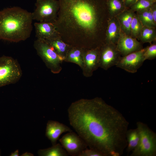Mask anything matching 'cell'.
Listing matches in <instances>:
<instances>
[{
	"mask_svg": "<svg viewBox=\"0 0 156 156\" xmlns=\"http://www.w3.org/2000/svg\"><path fill=\"white\" fill-rule=\"evenodd\" d=\"M144 61L147 60H152L156 57V44H153L146 47L143 54Z\"/></svg>",
	"mask_w": 156,
	"mask_h": 156,
	"instance_id": "cell-25",
	"label": "cell"
},
{
	"mask_svg": "<svg viewBox=\"0 0 156 156\" xmlns=\"http://www.w3.org/2000/svg\"><path fill=\"white\" fill-rule=\"evenodd\" d=\"M22 75L21 67L17 60L8 56L0 57V87L16 83Z\"/></svg>",
	"mask_w": 156,
	"mask_h": 156,
	"instance_id": "cell-6",
	"label": "cell"
},
{
	"mask_svg": "<svg viewBox=\"0 0 156 156\" xmlns=\"http://www.w3.org/2000/svg\"><path fill=\"white\" fill-rule=\"evenodd\" d=\"M125 7H131L138 0H122Z\"/></svg>",
	"mask_w": 156,
	"mask_h": 156,
	"instance_id": "cell-27",
	"label": "cell"
},
{
	"mask_svg": "<svg viewBox=\"0 0 156 156\" xmlns=\"http://www.w3.org/2000/svg\"><path fill=\"white\" fill-rule=\"evenodd\" d=\"M122 14L119 17L120 23L125 34H130L131 25L134 14L131 12L127 11Z\"/></svg>",
	"mask_w": 156,
	"mask_h": 156,
	"instance_id": "cell-20",
	"label": "cell"
},
{
	"mask_svg": "<svg viewBox=\"0 0 156 156\" xmlns=\"http://www.w3.org/2000/svg\"><path fill=\"white\" fill-rule=\"evenodd\" d=\"M70 125L89 148L102 156H120L127 147L129 122L101 98L81 99L68 109Z\"/></svg>",
	"mask_w": 156,
	"mask_h": 156,
	"instance_id": "cell-1",
	"label": "cell"
},
{
	"mask_svg": "<svg viewBox=\"0 0 156 156\" xmlns=\"http://www.w3.org/2000/svg\"><path fill=\"white\" fill-rule=\"evenodd\" d=\"M62 147L68 155L79 156L87 146L84 141L75 133L68 132L59 140Z\"/></svg>",
	"mask_w": 156,
	"mask_h": 156,
	"instance_id": "cell-8",
	"label": "cell"
},
{
	"mask_svg": "<svg viewBox=\"0 0 156 156\" xmlns=\"http://www.w3.org/2000/svg\"><path fill=\"white\" fill-rule=\"evenodd\" d=\"M152 0L153 2L155 3L156 1V0Z\"/></svg>",
	"mask_w": 156,
	"mask_h": 156,
	"instance_id": "cell-30",
	"label": "cell"
},
{
	"mask_svg": "<svg viewBox=\"0 0 156 156\" xmlns=\"http://www.w3.org/2000/svg\"><path fill=\"white\" fill-rule=\"evenodd\" d=\"M79 156H102L99 152L87 148L83 151Z\"/></svg>",
	"mask_w": 156,
	"mask_h": 156,
	"instance_id": "cell-26",
	"label": "cell"
},
{
	"mask_svg": "<svg viewBox=\"0 0 156 156\" xmlns=\"http://www.w3.org/2000/svg\"><path fill=\"white\" fill-rule=\"evenodd\" d=\"M18 150H16L14 152L12 153L10 155L11 156H18L19 155Z\"/></svg>",
	"mask_w": 156,
	"mask_h": 156,
	"instance_id": "cell-28",
	"label": "cell"
},
{
	"mask_svg": "<svg viewBox=\"0 0 156 156\" xmlns=\"http://www.w3.org/2000/svg\"><path fill=\"white\" fill-rule=\"evenodd\" d=\"M32 13L17 6L0 11V39L18 42L29 38L32 30Z\"/></svg>",
	"mask_w": 156,
	"mask_h": 156,
	"instance_id": "cell-3",
	"label": "cell"
},
{
	"mask_svg": "<svg viewBox=\"0 0 156 156\" xmlns=\"http://www.w3.org/2000/svg\"><path fill=\"white\" fill-rule=\"evenodd\" d=\"M59 8L53 23L62 40L71 47H99L94 39L100 24V8L105 0H58Z\"/></svg>",
	"mask_w": 156,
	"mask_h": 156,
	"instance_id": "cell-2",
	"label": "cell"
},
{
	"mask_svg": "<svg viewBox=\"0 0 156 156\" xmlns=\"http://www.w3.org/2000/svg\"><path fill=\"white\" fill-rule=\"evenodd\" d=\"M110 12L115 14L122 11L125 7L122 0H105Z\"/></svg>",
	"mask_w": 156,
	"mask_h": 156,
	"instance_id": "cell-22",
	"label": "cell"
},
{
	"mask_svg": "<svg viewBox=\"0 0 156 156\" xmlns=\"http://www.w3.org/2000/svg\"><path fill=\"white\" fill-rule=\"evenodd\" d=\"M35 6V10L31 13L33 20L53 23L55 21L59 8L58 0H37Z\"/></svg>",
	"mask_w": 156,
	"mask_h": 156,
	"instance_id": "cell-7",
	"label": "cell"
},
{
	"mask_svg": "<svg viewBox=\"0 0 156 156\" xmlns=\"http://www.w3.org/2000/svg\"><path fill=\"white\" fill-rule=\"evenodd\" d=\"M38 154L40 156H68L66 151L60 144L56 143L50 148L38 150Z\"/></svg>",
	"mask_w": 156,
	"mask_h": 156,
	"instance_id": "cell-19",
	"label": "cell"
},
{
	"mask_svg": "<svg viewBox=\"0 0 156 156\" xmlns=\"http://www.w3.org/2000/svg\"><path fill=\"white\" fill-rule=\"evenodd\" d=\"M34 25L37 39L48 40L60 36L53 23L39 22Z\"/></svg>",
	"mask_w": 156,
	"mask_h": 156,
	"instance_id": "cell-14",
	"label": "cell"
},
{
	"mask_svg": "<svg viewBox=\"0 0 156 156\" xmlns=\"http://www.w3.org/2000/svg\"><path fill=\"white\" fill-rule=\"evenodd\" d=\"M100 51V48L83 50L81 69L85 77H91L94 72L99 67Z\"/></svg>",
	"mask_w": 156,
	"mask_h": 156,
	"instance_id": "cell-11",
	"label": "cell"
},
{
	"mask_svg": "<svg viewBox=\"0 0 156 156\" xmlns=\"http://www.w3.org/2000/svg\"><path fill=\"white\" fill-rule=\"evenodd\" d=\"M154 3L151 0H138L131 7L132 10L139 12L149 8Z\"/></svg>",
	"mask_w": 156,
	"mask_h": 156,
	"instance_id": "cell-24",
	"label": "cell"
},
{
	"mask_svg": "<svg viewBox=\"0 0 156 156\" xmlns=\"http://www.w3.org/2000/svg\"><path fill=\"white\" fill-rule=\"evenodd\" d=\"M83 50L77 47H71L67 54L64 61L75 63L81 69L83 63Z\"/></svg>",
	"mask_w": 156,
	"mask_h": 156,
	"instance_id": "cell-17",
	"label": "cell"
},
{
	"mask_svg": "<svg viewBox=\"0 0 156 156\" xmlns=\"http://www.w3.org/2000/svg\"><path fill=\"white\" fill-rule=\"evenodd\" d=\"M21 156H33L34 155L28 152H25Z\"/></svg>",
	"mask_w": 156,
	"mask_h": 156,
	"instance_id": "cell-29",
	"label": "cell"
},
{
	"mask_svg": "<svg viewBox=\"0 0 156 156\" xmlns=\"http://www.w3.org/2000/svg\"><path fill=\"white\" fill-rule=\"evenodd\" d=\"M140 39L143 43H151L156 38L155 31L153 28L143 27L140 34Z\"/></svg>",
	"mask_w": 156,
	"mask_h": 156,
	"instance_id": "cell-21",
	"label": "cell"
},
{
	"mask_svg": "<svg viewBox=\"0 0 156 156\" xmlns=\"http://www.w3.org/2000/svg\"><path fill=\"white\" fill-rule=\"evenodd\" d=\"M126 136L127 142L126 151L129 154L134 150L138 144L140 134L137 128L128 129L126 133Z\"/></svg>",
	"mask_w": 156,
	"mask_h": 156,
	"instance_id": "cell-18",
	"label": "cell"
},
{
	"mask_svg": "<svg viewBox=\"0 0 156 156\" xmlns=\"http://www.w3.org/2000/svg\"><path fill=\"white\" fill-rule=\"evenodd\" d=\"M45 40L57 53L65 59L68 51L71 47L65 42L60 36L53 39Z\"/></svg>",
	"mask_w": 156,
	"mask_h": 156,
	"instance_id": "cell-16",
	"label": "cell"
},
{
	"mask_svg": "<svg viewBox=\"0 0 156 156\" xmlns=\"http://www.w3.org/2000/svg\"><path fill=\"white\" fill-rule=\"evenodd\" d=\"M120 55L116 44L105 43L100 47L99 67L107 70L116 66Z\"/></svg>",
	"mask_w": 156,
	"mask_h": 156,
	"instance_id": "cell-10",
	"label": "cell"
},
{
	"mask_svg": "<svg viewBox=\"0 0 156 156\" xmlns=\"http://www.w3.org/2000/svg\"><path fill=\"white\" fill-rule=\"evenodd\" d=\"M116 46L122 56L142 49L141 43L135 38L125 34L120 35Z\"/></svg>",
	"mask_w": 156,
	"mask_h": 156,
	"instance_id": "cell-12",
	"label": "cell"
},
{
	"mask_svg": "<svg viewBox=\"0 0 156 156\" xmlns=\"http://www.w3.org/2000/svg\"><path fill=\"white\" fill-rule=\"evenodd\" d=\"M120 31L118 23L114 20L110 21L107 30L105 43L116 44L120 35Z\"/></svg>",
	"mask_w": 156,
	"mask_h": 156,
	"instance_id": "cell-15",
	"label": "cell"
},
{
	"mask_svg": "<svg viewBox=\"0 0 156 156\" xmlns=\"http://www.w3.org/2000/svg\"><path fill=\"white\" fill-rule=\"evenodd\" d=\"M146 48L121 57L116 66L131 73L136 72L145 61L143 54Z\"/></svg>",
	"mask_w": 156,
	"mask_h": 156,
	"instance_id": "cell-9",
	"label": "cell"
},
{
	"mask_svg": "<svg viewBox=\"0 0 156 156\" xmlns=\"http://www.w3.org/2000/svg\"><path fill=\"white\" fill-rule=\"evenodd\" d=\"M34 47L38 55L52 73L58 74L60 72L64 57L57 53L45 40L37 39Z\"/></svg>",
	"mask_w": 156,
	"mask_h": 156,
	"instance_id": "cell-5",
	"label": "cell"
},
{
	"mask_svg": "<svg viewBox=\"0 0 156 156\" xmlns=\"http://www.w3.org/2000/svg\"></svg>",
	"mask_w": 156,
	"mask_h": 156,
	"instance_id": "cell-31",
	"label": "cell"
},
{
	"mask_svg": "<svg viewBox=\"0 0 156 156\" xmlns=\"http://www.w3.org/2000/svg\"><path fill=\"white\" fill-rule=\"evenodd\" d=\"M136 125L139 132V141L130 156H156V133L142 122H137Z\"/></svg>",
	"mask_w": 156,
	"mask_h": 156,
	"instance_id": "cell-4",
	"label": "cell"
},
{
	"mask_svg": "<svg viewBox=\"0 0 156 156\" xmlns=\"http://www.w3.org/2000/svg\"><path fill=\"white\" fill-rule=\"evenodd\" d=\"M143 27L138 17L134 15L131 25L130 34L132 37L135 38L140 35Z\"/></svg>",
	"mask_w": 156,
	"mask_h": 156,
	"instance_id": "cell-23",
	"label": "cell"
},
{
	"mask_svg": "<svg viewBox=\"0 0 156 156\" xmlns=\"http://www.w3.org/2000/svg\"><path fill=\"white\" fill-rule=\"evenodd\" d=\"M72 131L70 127L63 123L49 120L47 124L45 135L51 141L53 145L57 143V141L62 133Z\"/></svg>",
	"mask_w": 156,
	"mask_h": 156,
	"instance_id": "cell-13",
	"label": "cell"
}]
</instances>
